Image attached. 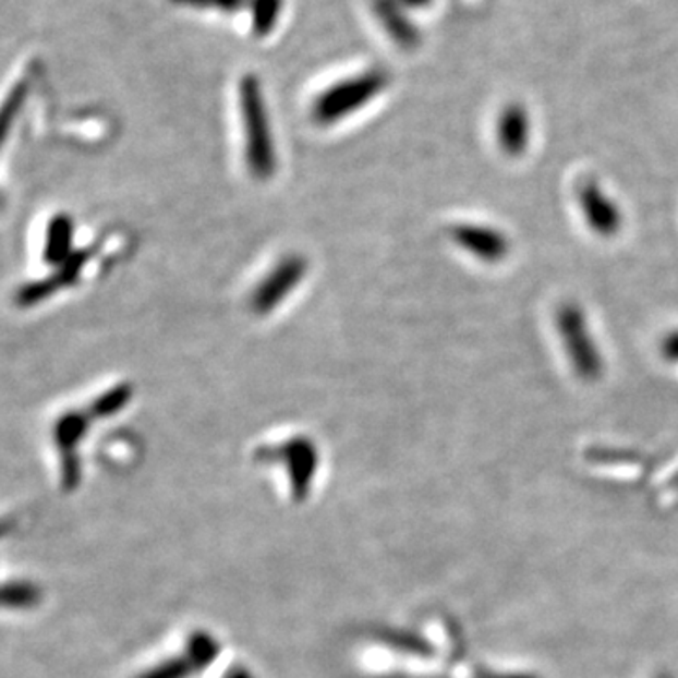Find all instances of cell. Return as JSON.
Segmentation results:
<instances>
[{"label": "cell", "instance_id": "cell-1", "mask_svg": "<svg viewBox=\"0 0 678 678\" xmlns=\"http://www.w3.org/2000/svg\"><path fill=\"white\" fill-rule=\"evenodd\" d=\"M240 111L245 132V162L255 180H270L277 170V153L270 119L264 100L263 84L247 74L240 82Z\"/></svg>", "mask_w": 678, "mask_h": 678}, {"label": "cell", "instance_id": "cell-2", "mask_svg": "<svg viewBox=\"0 0 678 678\" xmlns=\"http://www.w3.org/2000/svg\"><path fill=\"white\" fill-rule=\"evenodd\" d=\"M390 84V77L382 69L364 70L361 74L346 77L326 87L312 105V118L317 125L330 126L341 119L351 118L379 97Z\"/></svg>", "mask_w": 678, "mask_h": 678}, {"label": "cell", "instance_id": "cell-3", "mask_svg": "<svg viewBox=\"0 0 678 678\" xmlns=\"http://www.w3.org/2000/svg\"><path fill=\"white\" fill-rule=\"evenodd\" d=\"M556 326L574 374L586 383L602 379L605 364L581 307L577 304L561 305L556 313Z\"/></svg>", "mask_w": 678, "mask_h": 678}, {"label": "cell", "instance_id": "cell-4", "mask_svg": "<svg viewBox=\"0 0 678 678\" xmlns=\"http://www.w3.org/2000/svg\"><path fill=\"white\" fill-rule=\"evenodd\" d=\"M261 462H277L289 475L291 496L296 504H304L313 488L318 471V449L310 437L294 436L276 447L258 450Z\"/></svg>", "mask_w": 678, "mask_h": 678}, {"label": "cell", "instance_id": "cell-5", "mask_svg": "<svg viewBox=\"0 0 678 678\" xmlns=\"http://www.w3.org/2000/svg\"><path fill=\"white\" fill-rule=\"evenodd\" d=\"M219 639L206 630H194L180 652L147 667L136 678H194L206 671L221 656Z\"/></svg>", "mask_w": 678, "mask_h": 678}, {"label": "cell", "instance_id": "cell-6", "mask_svg": "<svg viewBox=\"0 0 678 678\" xmlns=\"http://www.w3.org/2000/svg\"><path fill=\"white\" fill-rule=\"evenodd\" d=\"M307 274V261L304 256L287 255L271 268L266 276L256 284L255 291L251 292V310L258 315H268L276 312L292 292L296 291L298 284L304 281Z\"/></svg>", "mask_w": 678, "mask_h": 678}, {"label": "cell", "instance_id": "cell-7", "mask_svg": "<svg viewBox=\"0 0 678 678\" xmlns=\"http://www.w3.org/2000/svg\"><path fill=\"white\" fill-rule=\"evenodd\" d=\"M452 242L457 243L460 250L475 256L477 261L485 264H498L506 261L511 243L501 230L492 229L486 225H473V222H462L450 230Z\"/></svg>", "mask_w": 678, "mask_h": 678}, {"label": "cell", "instance_id": "cell-8", "mask_svg": "<svg viewBox=\"0 0 678 678\" xmlns=\"http://www.w3.org/2000/svg\"><path fill=\"white\" fill-rule=\"evenodd\" d=\"M579 204L590 230L595 234L613 238L622 230V211L594 180L584 181L579 187Z\"/></svg>", "mask_w": 678, "mask_h": 678}, {"label": "cell", "instance_id": "cell-9", "mask_svg": "<svg viewBox=\"0 0 678 678\" xmlns=\"http://www.w3.org/2000/svg\"><path fill=\"white\" fill-rule=\"evenodd\" d=\"M498 144L511 159H519L530 146V118L520 106L507 108L498 123Z\"/></svg>", "mask_w": 678, "mask_h": 678}, {"label": "cell", "instance_id": "cell-10", "mask_svg": "<svg viewBox=\"0 0 678 678\" xmlns=\"http://www.w3.org/2000/svg\"><path fill=\"white\" fill-rule=\"evenodd\" d=\"M374 8L383 28L387 31V35L396 44H400L405 49L415 46V28L402 14V2L400 0H374Z\"/></svg>", "mask_w": 678, "mask_h": 678}, {"label": "cell", "instance_id": "cell-11", "mask_svg": "<svg viewBox=\"0 0 678 678\" xmlns=\"http://www.w3.org/2000/svg\"><path fill=\"white\" fill-rule=\"evenodd\" d=\"M251 23L256 36L270 35L283 10V0H250Z\"/></svg>", "mask_w": 678, "mask_h": 678}, {"label": "cell", "instance_id": "cell-12", "mask_svg": "<svg viewBox=\"0 0 678 678\" xmlns=\"http://www.w3.org/2000/svg\"><path fill=\"white\" fill-rule=\"evenodd\" d=\"M383 643H387L388 646H392L395 651L403 652V654H411V656L428 657L434 654L432 644L424 639V637L416 635V633H405V631H387L382 635Z\"/></svg>", "mask_w": 678, "mask_h": 678}, {"label": "cell", "instance_id": "cell-13", "mask_svg": "<svg viewBox=\"0 0 678 678\" xmlns=\"http://www.w3.org/2000/svg\"><path fill=\"white\" fill-rule=\"evenodd\" d=\"M129 400H131V387L123 385V387L113 388L108 395L102 396L93 411L100 416L113 415V413L125 408Z\"/></svg>", "mask_w": 678, "mask_h": 678}, {"label": "cell", "instance_id": "cell-14", "mask_svg": "<svg viewBox=\"0 0 678 678\" xmlns=\"http://www.w3.org/2000/svg\"><path fill=\"white\" fill-rule=\"evenodd\" d=\"M180 7L198 8V10H219V12H238L245 7L247 0H170Z\"/></svg>", "mask_w": 678, "mask_h": 678}, {"label": "cell", "instance_id": "cell-15", "mask_svg": "<svg viewBox=\"0 0 678 678\" xmlns=\"http://www.w3.org/2000/svg\"><path fill=\"white\" fill-rule=\"evenodd\" d=\"M662 354L667 361L678 362V332H673L662 343Z\"/></svg>", "mask_w": 678, "mask_h": 678}, {"label": "cell", "instance_id": "cell-16", "mask_svg": "<svg viewBox=\"0 0 678 678\" xmlns=\"http://www.w3.org/2000/svg\"><path fill=\"white\" fill-rule=\"evenodd\" d=\"M479 678H540L532 673H494V671H481Z\"/></svg>", "mask_w": 678, "mask_h": 678}, {"label": "cell", "instance_id": "cell-17", "mask_svg": "<svg viewBox=\"0 0 678 678\" xmlns=\"http://www.w3.org/2000/svg\"><path fill=\"white\" fill-rule=\"evenodd\" d=\"M222 678H256L253 673L247 669V667H243V665H234V667H230L229 671L225 673V677Z\"/></svg>", "mask_w": 678, "mask_h": 678}, {"label": "cell", "instance_id": "cell-18", "mask_svg": "<svg viewBox=\"0 0 678 678\" xmlns=\"http://www.w3.org/2000/svg\"><path fill=\"white\" fill-rule=\"evenodd\" d=\"M400 2H402L403 7L413 8L424 7V4H428V0H400Z\"/></svg>", "mask_w": 678, "mask_h": 678}, {"label": "cell", "instance_id": "cell-19", "mask_svg": "<svg viewBox=\"0 0 678 678\" xmlns=\"http://www.w3.org/2000/svg\"><path fill=\"white\" fill-rule=\"evenodd\" d=\"M656 678H675V677H673V675H669V673H659V675H657Z\"/></svg>", "mask_w": 678, "mask_h": 678}, {"label": "cell", "instance_id": "cell-20", "mask_svg": "<svg viewBox=\"0 0 678 678\" xmlns=\"http://www.w3.org/2000/svg\"><path fill=\"white\" fill-rule=\"evenodd\" d=\"M673 486H675V488H678V473L677 477L673 479Z\"/></svg>", "mask_w": 678, "mask_h": 678}]
</instances>
